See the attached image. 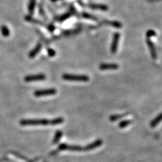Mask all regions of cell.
I'll list each match as a JSON object with an SVG mask.
<instances>
[{
    "label": "cell",
    "instance_id": "obj_15",
    "mask_svg": "<svg viewBox=\"0 0 162 162\" xmlns=\"http://www.w3.org/2000/svg\"><path fill=\"white\" fill-rule=\"evenodd\" d=\"M128 113H122V114H115V115H112L110 117V120L111 122H116V121H118L120 119H122L126 116H127Z\"/></svg>",
    "mask_w": 162,
    "mask_h": 162
},
{
    "label": "cell",
    "instance_id": "obj_3",
    "mask_svg": "<svg viewBox=\"0 0 162 162\" xmlns=\"http://www.w3.org/2000/svg\"><path fill=\"white\" fill-rule=\"evenodd\" d=\"M58 150L60 151H64V150H70L72 151H84V147H81L79 145H70L66 143L60 144L58 147Z\"/></svg>",
    "mask_w": 162,
    "mask_h": 162
},
{
    "label": "cell",
    "instance_id": "obj_20",
    "mask_svg": "<svg viewBox=\"0 0 162 162\" xmlns=\"http://www.w3.org/2000/svg\"><path fill=\"white\" fill-rule=\"evenodd\" d=\"M131 123H132L131 120H123L120 123L119 125H118V126H119V128H120V129H124V128L127 127L128 126H129Z\"/></svg>",
    "mask_w": 162,
    "mask_h": 162
},
{
    "label": "cell",
    "instance_id": "obj_14",
    "mask_svg": "<svg viewBox=\"0 0 162 162\" xmlns=\"http://www.w3.org/2000/svg\"><path fill=\"white\" fill-rule=\"evenodd\" d=\"M103 23L105 25L112 26L113 27L117 28H121L122 27V25L120 22L118 21H108V20H103Z\"/></svg>",
    "mask_w": 162,
    "mask_h": 162
},
{
    "label": "cell",
    "instance_id": "obj_11",
    "mask_svg": "<svg viewBox=\"0 0 162 162\" xmlns=\"http://www.w3.org/2000/svg\"><path fill=\"white\" fill-rule=\"evenodd\" d=\"M89 8L93 9H100V10L103 11H106L109 9V7L106 6V5H102V4H89L87 6Z\"/></svg>",
    "mask_w": 162,
    "mask_h": 162
},
{
    "label": "cell",
    "instance_id": "obj_10",
    "mask_svg": "<svg viewBox=\"0 0 162 162\" xmlns=\"http://www.w3.org/2000/svg\"><path fill=\"white\" fill-rule=\"evenodd\" d=\"M42 48V44L41 43H39L38 44L36 45V47L34 48V49L31 51V52L29 53V57L30 58H34L36 55H37L40 52L41 49Z\"/></svg>",
    "mask_w": 162,
    "mask_h": 162
},
{
    "label": "cell",
    "instance_id": "obj_21",
    "mask_svg": "<svg viewBox=\"0 0 162 162\" xmlns=\"http://www.w3.org/2000/svg\"><path fill=\"white\" fill-rule=\"evenodd\" d=\"M81 28H77V29H74L72 31H67L64 32V35L65 36H69V35H75V34L79 33L81 32Z\"/></svg>",
    "mask_w": 162,
    "mask_h": 162
},
{
    "label": "cell",
    "instance_id": "obj_24",
    "mask_svg": "<svg viewBox=\"0 0 162 162\" xmlns=\"http://www.w3.org/2000/svg\"><path fill=\"white\" fill-rule=\"evenodd\" d=\"M155 35H156V33L153 30H149L147 32V37L149 39L152 37H153V36H155Z\"/></svg>",
    "mask_w": 162,
    "mask_h": 162
},
{
    "label": "cell",
    "instance_id": "obj_6",
    "mask_svg": "<svg viewBox=\"0 0 162 162\" xmlns=\"http://www.w3.org/2000/svg\"><path fill=\"white\" fill-rule=\"evenodd\" d=\"M120 33H114V35H113V41H112V45H111V52H112V54H115V53L116 52V51L118 49V45L120 40Z\"/></svg>",
    "mask_w": 162,
    "mask_h": 162
},
{
    "label": "cell",
    "instance_id": "obj_19",
    "mask_svg": "<svg viewBox=\"0 0 162 162\" xmlns=\"http://www.w3.org/2000/svg\"><path fill=\"white\" fill-rule=\"evenodd\" d=\"M71 16H72V13L68 12V13L63 14V15L58 17V18H57L56 20L57 21H59V22H63V21H64L65 20H66V19L69 18Z\"/></svg>",
    "mask_w": 162,
    "mask_h": 162
},
{
    "label": "cell",
    "instance_id": "obj_4",
    "mask_svg": "<svg viewBox=\"0 0 162 162\" xmlns=\"http://www.w3.org/2000/svg\"><path fill=\"white\" fill-rule=\"evenodd\" d=\"M57 90L55 89H42V90L35 91L34 93V95L36 97H42L47 95H53L56 94Z\"/></svg>",
    "mask_w": 162,
    "mask_h": 162
},
{
    "label": "cell",
    "instance_id": "obj_25",
    "mask_svg": "<svg viewBox=\"0 0 162 162\" xmlns=\"http://www.w3.org/2000/svg\"><path fill=\"white\" fill-rule=\"evenodd\" d=\"M47 29L49 30L50 32H54V31H55V26L54 25H48V28H47Z\"/></svg>",
    "mask_w": 162,
    "mask_h": 162
},
{
    "label": "cell",
    "instance_id": "obj_18",
    "mask_svg": "<svg viewBox=\"0 0 162 162\" xmlns=\"http://www.w3.org/2000/svg\"><path fill=\"white\" fill-rule=\"evenodd\" d=\"M1 32L2 35H3L5 37H8V36L9 35V34H10L9 28H8V26H6V25H2L1 26Z\"/></svg>",
    "mask_w": 162,
    "mask_h": 162
},
{
    "label": "cell",
    "instance_id": "obj_22",
    "mask_svg": "<svg viewBox=\"0 0 162 162\" xmlns=\"http://www.w3.org/2000/svg\"><path fill=\"white\" fill-rule=\"evenodd\" d=\"M82 16H83L84 18L91 19V20H97V18L95 16H93V15H91V14H89L88 13H85V12L83 13L82 14Z\"/></svg>",
    "mask_w": 162,
    "mask_h": 162
},
{
    "label": "cell",
    "instance_id": "obj_16",
    "mask_svg": "<svg viewBox=\"0 0 162 162\" xmlns=\"http://www.w3.org/2000/svg\"><path fill=\"white\" fill-rule=\"evenodd\" d=\"M36 5V0H30L29 4H28V12H29L30 15H33L34 14V11H35Z\"/></svg>",
    "mask_w": 162,
    "mask_h": 162
},
{
    "label": "cell",
    "instance_id": "obj_5",
    "mask_svg": "<svg viewBox=\"0 0 162 162\" xmlns=\"http://www.w3.org/2000/svg\"><path fill=\"white\" fill-rule=\"evenodd\" d=\"M46 79V76L43 74H39L35 75H29L25 77V81L26 83H31V82L37 81H43Z\"/></svg>",
    "mask_w": 162,
    "mask_h": 162
},
{
    "label": "cell",
    "instance_id": "obj_9",
    "mask_svg": "<svg viewBox=\"0 0 162 162\" xmlns=\"http://www.w3.org/2000/svg\"><path fill=\"white\" fill-rule=\"evenodd\" d=\"M119 68V66L116 64H101L100 69L101 70H116Z\"/></svg>",
    "mask_w": 162,
    "mask_h": 162
},
{
    "label": "cell",
    "instance_id": "obj_13",
    "mask_svg": "<svg viewBox=\"0 0 162 162\" xmlns=\"http://www.w3.org/2000/svg\"><path fill=\"white\" fill-rule=\"evenodd\" d=\"M25 20L26 21H28V22H30V23H35V24H37V25H42V26H45L46 27H47V28H48V26L47 25H46L45 24L43 23V22H41V21H40V20H37V19H35V18H33L32 16H26L25 17Z\"/></svg>",
    "mask_w": 162,
    "mask_h": 162
},
{
    "label": "cell",
    "instance_id": "obj_8",
    "mask_svg": "<svg viewBox=\"0 0 162 162\" xmlns=\"http://www.w3.org/2000/svg\"><path fill=\"white\" fill-rule=\"evenodd\" d=\"M102 144H103L102 140L101 139L96 140L95 141H94L93 142H92V143L89 144L87 145L84 147V151H91V150L95 149L96 148H97V147H100Z\"/></svg>",
    "mask_w": 162,
    "mask_h": 162
},
{
    "label": "cell",
    "instance_id": "obj_12",
    "mask_svg": "<svg viewBox=\"0 0 162 162\" xmlns=\"http://www.w3.org/2000/svg\"><path fill=\"white\" fill-rule=\"evenodd\" d=\"M162 121V112L159 113L158 116L155 117L154 119L150 122V126L151 128H154L158 126L159 123Z\"/></svg>",
    "mask_w": 162,
    "mask_h": 162
},
{
    "label": "cell",
    "instance_id": "obj_2",
    "mask_svg": "<svg viewBox=\"0 0 162 162\" xmlns=\"http://www.w3.org/2000/svg\"><path fill=\"white\" fill-rule=\"evenodd\" d=\"M62 78L64 80L68 81H76V82H87L89 81V77L87 75H77L71 74H64Z\"/></svg>",
    "mask_w": 162,
    "mask_h": 162
},
{
    "label": "cell",
    "instance_id": "obj_27",
    "mask_svg": "<svg viewBox=\"0 0 162 162\" xmlns=\"http://www.w3.org/2000/svg\"><path fill=\"white\" fill-rule=\"evenodd\" d=\"M10 162H14V161H10Z\"/></svg>",
    "mask_w": 162,
    "mask_h": 162
},
{
    "label": "cell",
    "instance_id": "obj_23",
    "mask_svg": "<svg viewBox=\"0 0 162 162\" xmlns=\"http://www.w3.org/2000/svg\"><path fill=\"white\" fill-rule=\"evenodd\" d=\"M47 51L48 55H49V57H54L55 55V54H56L55 51L52 49V48H47Z\"/></svg>",
    "mask_w": 162,
    "mask_h": 162
},
{
    "label": "cell",
    "instance_id": "obj_1",
    "mask_svg": "<svg viewBox=\"0 0 162 162\" xmlns=\"http://www.w3.org/2000/svg\"><path fill=\"white\" fill-rule=\"evenodd\" d=\"M64 122V120L63 118H57L53 120H23L20 122V124L23 126H56L62 124Z\"/></svg>",
    "mask_w": 162,
    "mask_h": 162
},
{
    "label": "cell",
    "instance_id": "obj_17",
    "mask_svg": "<svg viewBox=\"0 0 162 162\" xmlns=\"http://www.w3.org/2000/svg\"><path fill=\"white\" fill-rule=\"evenodd\" d=\"M62 135H63V132L61 131V130H57V131L55 132L54 139H53V143L54 144L57 143V142L60 141V139L62 138Z\"/></svg>",
    "mask_w": 162,
    "mask_h": 162
},
{
    "label": "cell",
    "instance_id": "obj_26",
    "mask_svg": "<svg viewBox=\"0 0 162 162\" xmlns=\"http://www.w3.org/2000/svg\"><path fill=\"white\" fill-rule=\"evenodd\" d=\"M57 152H58V151H53L52 152H51L50 155H55L57 153Z\"/></svg>",
    "mask_w": 162,
    "mask_h": 162
},
{
    "label": "cell",
    "instance_id": "obj_7",
    "mask_svg": "<svg viewBox=\"0 0 162 162\" xmlns=\"http://www.w3.org/2000/svg\"><path fill=\"white\" fill-rule=\"evenodd\" d=\"M146 42H147V46H148V47H149V52H150V53H151V55L152 58H153V60H156L157 58H158V54H157L156 49H155V46L153 45V43L150 40V39H149V38L147 39Z\"/></svg>",
    "mask_w": 162,
    "mask_h": 162
}]
</instances>
